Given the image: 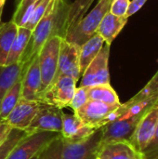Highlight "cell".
Listing matches in <instances>:
<instances>
[{"label":"cell","instance_id":"obj_22","mask_svg":"<svg viewBox=\"0 0 158 159\" xmlns=\"http://www.w3.org/2000/svg\"><path fill=\"white\" fill-rule=\"evenodd\" d=\"M87 93L88 100L98 101L112 105H118L121 103L117 93L110 84L87 87Z\"/></svg>","mask_w":158,"mask_h":159},{"label":"cell","instance_id":"obj_29","mask_svg":"<svg viewBox=\"0 0 158 159\" xmlns=\"http://www.w3.org/2000/svg\"><path fill=\"white\" fill-rule=\"evenodd\" d=\"M156 95H158V71L146 86L130 100L132 102H140Z\"/></svg>","mask_w":158,"mask_h":159},{"label":"cell","instance_id":"obj_32","mask_svg":"<svg viewBox=\"0 0 158 159\" xmlns=\"http://www.w3.org/2000/svg\"><path fill=\"white\" fill-rule=\"evenodd\" d=\"M145 159H154L158 157V127L156 133L151 143L142 152Z\"/></svg>","mask_w":158,"mask_h":159},{"label":"cell","instance_id":"obj_3","mask_svg":"<svg viewBox=\"0 0 158 159\" xmlns=\"http://www.w3.org/2000/svg\"><path fill=\"white\" fill-rule=\"evenodd\" d=\"M112 1L113 0H99L90 13L82 18L79 22L65 34L64 39L80 47L86 43L94 34H96L102 20L105 14L110 11Z\"/></svg>","mask_w":158,"mask_h":159},{"label":"cell","instance_id":"obj_14","mask_svg":"<svg viewBox=\"0 0 158 159\" xmlns=\"http://www.w3.org/2000/svg\"><path fill=\"white\" fill-rule=\"evenodd\" d=\"M97 129L85 125L74 114L62 113V126L61 135L67 143H79L90 138Z\"/></svg>","mask_w":158,"mask_h":159},{"label":"cell","instance_id":"obj_31","mask_svg":"<svg viewBox=\"0 0 158 159\" xmlns=\"http://www.w3.org/2000/svg\"><path fill=\"white\" fill-rule=\"evenodd\" d=\"M129 4L130 0H113L110 7V12L118 17H127L126 15Z\"/></svg>","mask_w":158,"mask_h":159},{"label":"cell","instance_id":"obj_39","mask_svg":"<svg viewBox=\"0 0 158 159\" xmlns=\"http://www.w3.org/2000/svg\"><path fill=\"white\" fill-rule=\"evenodd\" d=\"M97 159H100V158H98V157H97Z\"/></svg>","mask_w":158,"mask_h":159},{"label":"cell","instance_id":"obj_30","mask_svg":"<svg viewBox=\"0 0 158 159\" xmlns=\"http://www.w3.org/2000/svg\"><path fill=\"white\" fill-rule=\"evenodd\" d=\"M88 101V93H87V87H79L75 89L74 93L73 99L69 104V107L73 109V111H76L80 107H82Z\"/></svg>","mask_w":158,"mask_h":159},{"label":"cell","instance_id":"obj_26","mask_svg":"<svg viewBox=\"0 0 158 159\" xmlns=\"http://www.w3.org/2000/svg\"><path fill=\"white\" fill-rule=\"evenodd\" d=\"M27 135L24 130L11 129L7 139L0 145V159H7L13 148Z\"/></svg>","mask_w":158,"mask_h":159},{"label":"cell","instance_id":"obj_24","mask_svg":"<svg viewBox=\"0 0 158 159\" xmlns=\"http://www.w3.org/2000/svg\"><path fill=\"white\" fill-rule=\"evenodd\" d=\"M21 75L7 91L0 103V122H4L20 99Z\"/></svg>","mask_w":158,"mask_h":159},{"label":"cell","instance_id":"obj_2","mask_svg":"<svg viewBox=\"0 0 158 159\" xmlns=\"http://www.w3.org/2000/svg\"><path fill=\"white\" fill-rule=\"evenodd\" d=\"M157 102L158 95H156L140 102L129 100L125 102V112L122 116L100 129L102 131L101 144L113 142L129 143L142 116Z\"/></svg>","mask_w":158,"mask_h":159},{"label":"cell","instance_id":"obj_38","mask_svg":"<svg viewBox=\"0 0 158 159\" xmlns=\"http://www.w3.org/2000/svg\"><path fill=\"white\" fill-rule=\"evenodd\" d=\"M154 159H158V157H156V158H154Z\"/></svg>","mask_w":158,"mask_h":159},{"label":"cell","instance_id":"obj_17","mask_svg":"<svg viewBox=\"0 0 158 159\" xmlns=\"http://www.w3.org/2000/svg\"><path fill=\"white\" fill-rule=\"evenodd\" d=\"M128 19L129 18L127 17L115 16L109 11L102 20L96 33H98L103 38L105 44L111 46L112 42L127 24Z\"/></svg>","mask_w":158,"mask_h":159},{"label":"cell","instance_id":"obj_21","mask_svg":"<svg viewBox=\"0 0 158 159\" xmlns=\"http://www.w3.org/2000/svg\"><path fill=\"white\" fill-rule=\"evenodd\" d=\"M31 34H32L31 30L23 26L18 27V32L11 45V48H10L7 61H6V65H9V64L20 61V57L27 47Z\"/></svg>","mask_w":158,"mask_h":159},{"label":"cell","instance_id":"obj_5","mask_svg":"<svg viewBox=\"0 0 158 159\" xmlns=\"http://www.w3.org/2000/svg\"><path fill=\"white\" fill-rule=\"evenodd\" d=\"M61 38L63 37L60 35L51 36L43 45L38 53L39 68L41 74V89L39 94L52 83L55 77Z\"/></svg>","mask_w":158,"mask_h":159},{"label":"cell","instance_id":"obj_4","mask_svg":"<svg viewBox=\"0 0 158 159\" xmlns=\"http://www.w3.org/2000/svg\"><path fill=\"white\" fill-rule=\"evenodd\" d=\"M76 80L69 76H61L53 81L38 95L37 102L63 109L69 107L76 89Z\"/></svg>","mask_w":158,"mask_h":159},{"label":"cell","instance_id":"obj_37","mask_svg":"<svg viewBox=\"0 0 158 159\" xmlns=\"http://www.w3.org/2000/svg\"><path fill=\"white\" fill-rule=\"evenodd\" d=\"M36 157H37V156H36ZM36 157H33V158H32V159H36Z\"/></svg>","mask_w":158,"mask_h":159},{"label":"cell","instance_id":"obj_15","mask_svg":"<svg viewBox=\"0 0 158 159\" xmlns=\"http://www.w3.org/2000/svg\"><path fill=\"white\" fill-rule=\"evenodd\" d=\"M41 89V74L38 55L21 70V91L20 98L27 101H37Z\"/></svg>","mask_w":158,"mask_h":159},{"label":"cell","instance_id":"obj_18","mask_svg":"<svg viewBox=\"0 0 158 159\" xmlns=\"http://www.w3.org/2000/svg\"><path fill=\"white\" fill-rule=\"evenodd\" d=\"M105 44L103 38L98 34H94L86 43L81 46L80 49V74L81 75L89 65V63L98 55L103 45Z\"/></svg>","mask_w":158,"mask_h":159},{"label":"cell","instance_id":"obj_23","mask_svg":"<svg viewBox=\"0 0 158 159\" xmlns=\"http://www.w3.org/2000/svg\"><path fill=\"white\" fill-rule=\"evenodd\" d=\"M21 64L12 63L0 67V103L7 91L21 75Z\"/></svg>","mask_w":158,"mask_h":159},{"label":"cell","instance_id":"obj_9","mask_svg":"<svg viewBox=\"0 0 158 159\" xmlns=\"http://www.w3.org/2000/svg\"><path fill=\"white\" fill-rule=\"evenodd\" d=\"M59 135L60 133L47 131L27 135L13 148L7 159H32Z\"/></svg>","mask_w":158,"mask_h":159},{"label":"cell","instance_id":"obj_12","mask_svg":"<svg viewBox=\"0 0 158 159\" xmlns=\"http://www.w3.org/2000/svg\"><path fill=\"white\" fill-rule=\"evenodd\" d=\"M102 131L97 129L87 141L79 143L63 142L61 159H97L101 147Z\"/></svg>","mask_w":158,"mask_h":159},{"label":"cell","instance_id":"obj_35","mask_svg":"<svg viewBox=\"0 0 158 159\" xmlns=\"http://www.w3.org/2000/svg\"><path fill=\"white\" fill-rule=\"evenodd\" d=\"M6 0H0V20H1V17H2V12H3V7L5 5Z\"/></svg>","mask_w":158,"mask_h":159},{"label":"cell","instance_id":"obj_34","mask_svg":"<svg viewBox=\"0 0 158 159\" xmlns=\"http://www.w3.org/2000/svg\"><path fill=\"white\" fill-rule=\"evenodd\" d=\"M11 130V128L8 127L7 124L0 122V145L3 143V142L7 139V135L9 134Z\"/></svg>","mask_w":158,"mask_h":159},{"label":"cell","instance_id":"obj_28","mask_svg":"<svg viewBox=\"0 0 158 159\" xmlns=\"http://www.w3.org/2000/svg\"><path fill=\"white\" fill-rule=\"evenodd\" d=\"M37 1L40 0H20L19 5L16 7L11 20L18 26H23V24L27 20L29 9Z\"/></svg>","mask_w":158,"mask_h":159},{"label":"cell","instance_id":"obj_27","mask_svg":"<svg viewBox=\"0 0 158 159\" xmlns=\"http://www.w3.org/2000/svg\"><path fill=\"white\" fill-rule=\"evenodd\" d=\"M63 141L60 134L48 143L36 157V159H61Z\"/></svg>","mask_w":158,"mask_h":159},{"label":"cell","instance_id":"obj_7","mask_svg":"<svg viewBox=\"0 0 158 159\" xmlns=\"http://www.w3.org/2000/svg\"><path fill=\"white\" fill-rule=\"evenodd\" d=\"M110 47L104 44L95 59L89 63L83 75L79 87H93L102 84H110L109 55Z\"/></svg>","mask_w":158,"mask_h":159},{"label":"cell","instance_id":"obj_36","mask_svg":"<svg viewBox=\"0 0 158 159\" xmlns=\"http://www.w3.org/2000/svg\"><path fill=\"white\" fill-rule=\"evenodd\" d=\"M20 2V0H15V4H16V7L19 5V3Z\"/></svg>","mask_w":158,"mask_h":159},{"label":"cell","instance_id":"obj_13","mask_svg":"<svg viewBox=\"0 0 158 159\" xmlns=\"http://www.w3.org/2000/svg\"><path fill=\"white\" fill-rule=\"evenodd\" d=\"M40 102L37 101H27L20 98L3 123L11 129L25 131L34 120Z\"/></svg>","mask_w":158,"mask_h":159},{"label":"cell","instance_id":"obj_20","mask_svg":"<svg viewBox=\"0 0 158 159\" xmlns=\"http://www.w3.org/2000/svg\"><path fill=\"white\" fill-rule=\"evenodd\" d=\"M18 25L12 20L0 23V67L6 65V61L18 32Z\"/></svg>","mask_w":158,"mask_h":159},{"label":"cell","instance_id":"obj_1","mask_svg":"<svg viewBox=\"0 0 158 159\" xmlns=\"http://www.w3.org/2000/svg\"><path fill=\"white\" fill-rule=\"evenodd\" d=\"M69 4L66 0H51L47 12L33 29L20 63L24 69L38 55L43 45L53 35L64 38V22Z\"/></svg>","mask_w":158,"mask_h":159},{"label":"cell","instance_id":"obj_19","mask_svg":"<svg viewBox=\"0 0 158 159\" xmlns=\"http://www.w3.org/2000/svg\"><path fill=\"white\" fill-rule=\"evenodd\" d=\"M93 1L94 0H74L72 4H69L64 22V36L85 17Z\"/></svg>","mask_w":158,"mask_h":159},{"label":"cell","instance_id":"obj_16","mask_svg":"<svg viewBox=\"0 0 158 159\" xmlns=\"http://www.w3.org/2000/svg\"><path fill=\"white\" fill-rule=\"evenodd\" d=\"M98 158L100 159H145L129 142H113L101 144Z\"/></svg>","mask_w":158,"mask_h":159},{"label":"cell","instance_id":"obj_10","mask_svg":"<svg viewBox=\"0 0 158 159\" xmlns=\"http://www.w3.org/2000/svg\"><path fill=\"white\" fill-rule=\"evenodd\" d=\"M158 127V102L142 116L129 143L140 153L151 143Z\"/></svg>","mask_w":158,"mask_h":159},{"label":"cell","instance_id":"obj_25","mask_svg":"<svg viewBox=\"0 0 158 159\" xmlns=\"http://www.w3.org/2000/svg\"><path fill=\"white\" fill-rule=\"evenodd\" d=\"M51 0H40L34 3L28 12V18L26 22L23 24V27L33 31L35 25L39 22V20L43 18L47 9L49 6Z\"/></svg>","mask_w":158,"mask_h":159},{"label":"cell","instance_id":"obj_8","mask_svg":"<svg viewBox=\"0 0 158 159\" xmlns=\"http://www.w3.org/2000/svg\"><path fill=\"white\" fill-rule=\"evenodd\" d=\"M62 109L40 102L37 113L25 132L28 135L41 131L61 134L62 126Z\"/></svg>","mask_w":158,"mask_h":159},{"label":"cell","instance_id":"obj_11","mask_svg":"<svg viewBox=\"0 0 158 159\" xmlns=\"http://www.w3.org/2000/svg\"><path fill=\"white\" fill-rule=\"evenodd\" d=\"M120 104L112 105L98 101L88 100L82 107L74 111V115L85 125L99 129L102 127L103 121L107 116Z\"/></svg>","mask_w":158,"mask_h":159},{"label":"cell","instance_id":"obj_6","mask_svg":"<svg viewBox=\"0 0 158 159\" xmlns=\"http://www.w3.org/2000/svg\"><path fill=\"white\" fill-rule=\"evenodd\" d=\"M80 49V46L68 42L66 39L61 38L58 59V66L53 81L57 80L61 76H69L78 81L81 76Z\"/></svg>","mask_w":158,"mask_h":159},{"label":"cell","instance_id":"obj_33","mask_svg":"<svg viewBox=\"0 0 158 159\" xmlns=\"http://www.w3.org/2000/svg\"><path fill=\"white\" fill-rule=\"evenodd\" d=\"M146 2H147V0H132V1H130V4H129V7L126 16L128 18H129L130 16L134 15L144 6V4Z\"/></svg>","mask_w":158,"mask_h":159}]
</instances>
